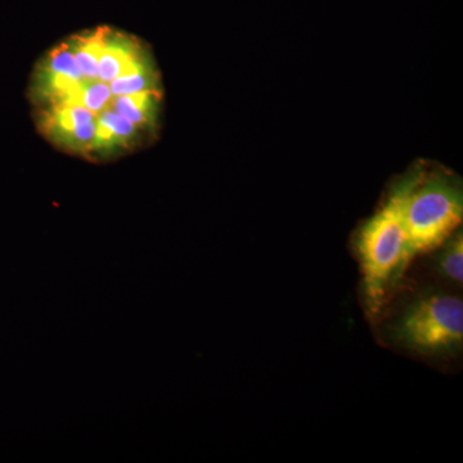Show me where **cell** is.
Segmentation results:
<instances>
[{"label":"cell","mask_w":463,"mask_h":463,"mask_svg":"<svg viewBox=\"0 0 463 463\" xmlns=\"http://www.w3.org/2000/svg\"><path fill=\"white\" fill-rule=\"evenodd\" d=\"M97 120L99 114L83 106L61 103L52 105L45 129L65 146L87 151L96 137Z\"/></svg>","instance_id":"4"},{"label":"cell","mask_w":463,"mask_h":463,"mask_svg":"<svg viewBox=\"0 0 463 463\" xmlns=\"http://www.w3.org/2000/svg\"><path fill=\"white\" fill-rule=\"evenodd\" d=\"M158 93L156 90H143L138 93L112 96L109 108L134 125H145L154 116Z\"/></svg>","instance_id":"6"},{"label":"cell","mask_w":463,"mask_h":463,"mask_svg":"<svg viewBox=\"0 0 463 463\" xmlns=\"http://www.w3.org/2000/svg\"><path fill=\"white\" fill-rule=\"evenodd\" d=\"M404 179L395 185L383 205L365 222L356 248L361 258L365 304L377 316L389 289L410 265V241L403 216Z\"/></svg>","instance_id":"1"},{"label":"cell","mask_w":463,"mask_h":463,"mask_svg":"<svg viewBox=\"0 0 463 463\" xmlns=\"http://www.w3.org/2000/svg\"><path fill=\"white\" fill-rule=\"evenodd\" d=\"M394 336L425 354L453 352L463 343L461 298L434 294L413 301L394 325Z\"/></svg>","instance_id":"3"},{"label":"cell","mask_w":463,"mask_h":463,"mask_svg":"<svg viewBox=\"0 0 463 463\" xmlns=\"http://www.w3.org/2000/svg\"><path fill=\"white\" fill-rule=\"evenodd\" d=\"M156 76L148 69L145 62L137 67L133 71L118 76L109 81V90L112 96H125V94L138 93L143 90H156Z\"/></svg>","instance_id":"8"},{"label":"cell","mask_w":463,"mask_h":463,"mask_svg":"<svg viewBox=\"0 0 463 463\" xmlns=\"http://www.w3.org/2000/svg\"><path fill=\"white\" fill-rule=\"evenodd\" d=\"M447 245L440 257V269L444 276L456 283L463 282V236L456 231L446 241Z\"/></svg>","instance_id":"9"},{"label":"cell","mask_w":463,"mask_h":463,"mask_svg":"<svg viewBox=\"0 0 463 463\" xmlns=\"http://www.w3.org/2000/svg\"><path fill=\"white\" fill-rule=\"evenodd\" d=\"M106 32L108 29H99L88 35H78L72 39V53L79 69L87 79H99V62L103 47H105Z\"/></svg>","instance_id":"7"},{"label":"cell","mask_w":463,"mask_h":463,"mask_svg":"<svg viewBox=\"0 0 463 463\" xmlns=\"http://www.w3.org/2000/svg\"><path fill=\"white\" fill-rule=\"evenodd\" d=\"M143 62L138 48L120 33L106 32L105 47L99 62V80L109 83L118 76L133 71Z\"/></svg>","instance_id":"5"},{"label":"cell","mask_w":463,"mask_h":463,"mask_svg":"<svg viewBox=\"0 0 463 463\" xmlns=\"http://www.w3.org/2000/svg\"><path fill=\"white\" fill-rule=\"evenodd\" d=\"M112 99L111 90H109V83L99 80V79H88L81 85L80 93L78 96V105L90 109L91 112L99 114L109 105Z\"/></svg>","instance_id":"10"},{"label":"cell","mask_w":463,"mask_h":463,"mask_svg":"<svg viewBox=\"0 0 463 463\" xmlns=\"http://www.w3.org/2000/svg\"><path fill=\"white\" fill-rule=\"evenodd\" d=\"M403 216L410 257L440 248L462 224L463 194L458 183L441 174L404 178Z\"/></svg>","instance_id":"2"}]
</instances>
